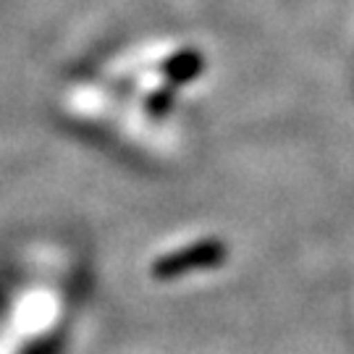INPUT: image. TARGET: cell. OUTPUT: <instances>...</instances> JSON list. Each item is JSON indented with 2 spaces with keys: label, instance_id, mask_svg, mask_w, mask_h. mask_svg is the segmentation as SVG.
<instances>
[{
  "label": "cell",
  "instance_id": "6da1fadb",
  "mask_svg": "<svg viewBox=\"0 0 354 354\" xmlns=\"http://www.w3.org/2000/svg\"><path fill=\"white\" fill-rule=\"evenodd\" d=\"M68 310L61 289L35 286L24 291L0 333V354H55L66 333Z\"/></svg>",
  "mask_w": 354,
  "mask_h": 354
},
{
  "label": "cell",
  "instance_id": "7a4b0ae2",
  "mask_svg": "<svg viewBox=\"0 0 354 354\" xmlns=\"http://www.w3.org/2000/svg\"><path fill=\"white\" fill-rule=\"evenodd\" d=\"M226 257V247L218 239H194L176 250L158 254L150 263V276L158 281H176L207 268H218Z\"/></svg>",
  "mask_w": 354,
  "mask_h": 354
}]
</instances>
